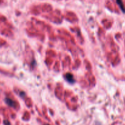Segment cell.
<instances>
[{
    "instance_id": "6da1fadb",
    "label": "cell",
    "mask_w": 125,
    "mask_h": 125,
    "mask_svg": "<svg viewBox=\"0 0 125 125\" xmlns=\"http://www.w3.org/2000/svg\"><path fill=\"white\" fill-rule=\"evenodd\" d=\"M66 79H67L69 82L73 83L74 82V79L73 76H72V74H71V73H68V74H66Z\"/></svg>"
},
{
    "instance_id": "7a4b0ae2",
    "label": "cell",
    "mask_w": 125,
    "mask_h": 125,
    "mask_svg": "<svg viewBox=\"0 0 125 125\" xmlns=\"http://www.w3.org/2000/svg\"><path fill=\"white\" fill-rule=\"evenodd\" d=\"M5 101L6 104H8V106H9L11 107L15 106V103H14V101L13 100H12V99H9V98H6V99H5Z\"/></svg>"
},
{
    "instance_id": "3957f363",
    "label": "cell",
    "mask_w": 125,
    "mask_h": 125,
    "mask_svg": "<svg viewBox=\"0 0 125 125\" xmlns=\"http://www.w3.org/2000/svg\"><path fill=\"white\" fill-rule=\"evenodd\" d=\"M116 1H117V3L118 4V5L120 6V8L121 9V10H122L124 12H125V8H124L123 6L121 0H116Z\"/></svg>"
},
{
    "instance_id": "277c9868",
    "label": "cell",
    "mask_w": 125,
    "mask_h": 125,
    "mask_svg": "<svg viewBox=\"0 0 125 125\" xmlns=\"http://www.w3.org/2000/svg\"></svg>"
}]
</instances>
